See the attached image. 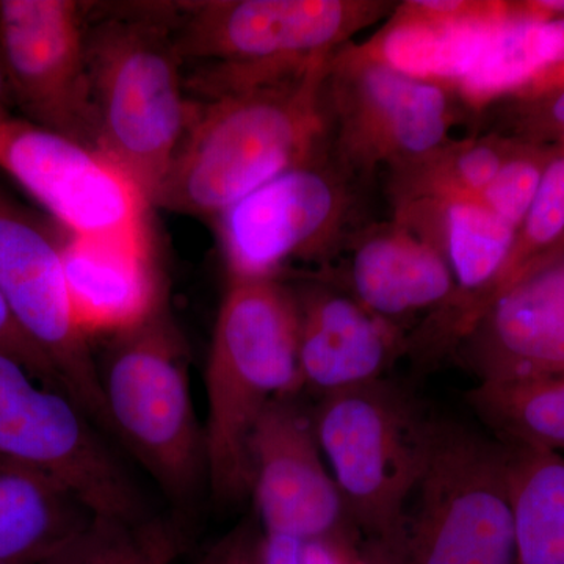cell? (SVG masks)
Here are the masks:
<instances>
[{
    "label": "cell",
    "instance_id": "cell-32",
    "mask_svg": "<svg viewBox=\"0 0 564 564\" xmlns=\"http://www.w3.org/2000/svg\"><path fill=\"white\" fill-rule=\"evenodd\" d=\"M547 31L551 40V63L514 98H525L564 85V18L547 20Z\"/></svg>",
    "mask_w": 564,
    "mask_h": 564
},
{
    "label": "cell",
    "instance_id": "cell-21",
    "mask_svg": "<svg viewBox=\"0 0 564 564\" xmlns=\"http://www.w3.org/2000/svg\"><path fill=\"white\" fill-rule=\"evenodd\" d=\"M503 445L518 564H564V455Z\"/></svg>",
    "mask_w": 564,
    "mask_h": 564
},
{
    "label": "cell",
    "instance_id": "cell-5",
    "mask_svg": "<svg viewBox=\"0 0 564 564\" xmlns=\"http://www.w3.org/2000/svg\"><path fill=\"white\" fill-rule=\"evenodd\" d=\"M386 0H202L177 6L176 43L193 102L280 79L389 17Z\"/></svg>",
    "mask_w": 564,
    "mask_h": 564
},
{
    "label": "cell",
    "instance_id": "cell-1",
    "mask_svg": "<svg viewBox=\"0 0 564 564\" xmlns=\"http://www.w3.org/2000/svg\"><path fill=\"white\" fill-rule=\"evenodd\" d=\"M306 68L192 102V118L151 207L215 220L328 143L326 70Z\"/></svg>",
    "mask_w": 564,
    "mask_h": 564
},
{
    "label": "cell",
    "instance_id": "cell-26",
    "mask_svg": "<svg viewBox=\"0 0 564 564\" xmlns=\"http://www.w3.org/2000/svg\"><path fill=\"white\" fill-rule=\"evenodd\" d=\"M563 243L564 148H556L532 207L516 231L513 247L494 289L491 303L527 273L544 265Z\"/></svg>",
    "mask_w": 564,
    "mask_h": 564
},
{
    "label": "cell",
    "instance_id": "cell-24",
    "mask_svg": "<svg viewBox=\"0 0 564 564\" xmlns=\"http://www.w3.org/2000/svg\"><path fill=\"white\" fill-rule=\"evenodd\" d=\"M516 144L518 140L500 132L451 141L421 165L393 176L400 206L452 196L477 199Z\"/></svg>",
    "mask_w": 564,
    "mask_h": 564
},
{
    "label": "cell",
    "instance_id": "cell-22",
    "mask_svg": "<svg viewBox=\"0 0 564 564\" xmlns=\"http://www.w3.org/2000/svg\"><path fill=\"white\" fill-rule=\"evenodd\" d=\"M467 400L500 443L564 451V373L480 381Z\"/></svg>",
    "mask_w": 564,
    "mask_h": 564
},
{
    "label": "cell",
    "instance_id": "cell-6",
    "mask_svg": "<svg viewBox=\"0 0 564 564\" xmlns=\"http://www.w3.org/2000/svg\"><path fill=\"white\" fill-rule=\"evenodd\" d=\"M107 337L96 367L109 432L173 507L188 511L209 485L187 340L165 299L143 321Z\"/></svg>",
    "mask_w": 564,
    "mask_h": 564
},
{
    "label": "cell",
    "instance_id": "cell-3",
    "mask_svg": "<svg viewBox=\"0 0 564 564\" xmlns=\"http://www.w3.org/2000/svg\"><path fill=\"white\" fill-rule=\"evenodd\" d=\"M302 391L299 307L281 278H229L206 369L207 485L215 502L251 492L250 440L270 403Z\"/></svg>",
    "mask_w": 564,
    "mask_h": 564
},
{
    "label": "cell",
    "instance_id": "cell-19",
    "mask_svg": "<svg viewBox=\"0 0 564 564\" xmlns=\"http://www.w3.org/2000/svg\"><path fill=\"white\" fill-rule=\"evenodd\" d=\"M152 245V237L85 239L63 231L70 300L90 339L135 325L165 299Z\"/></svg>",
    "mask_w": 564,
    "mask_h": 564
},
{
    "label": "cell",
    "instance_id": "cell-17",
    "mask_svg": "<svg viewBox=\"0 0 564 564\" xmlns=\"http://www.w3.org/2000/svg\"><path fill=\"white\" fill-rule=\"evenodd\" d=\"M516 11V2L410 0L361 46L389 68L454 88Z\"/></svg>",
    "mask_w": 564,
    "mask_h": 564
},
{
    "label": "cell",
    "instance_id": "cell-33",
    "mask_svg": "<svg viewBox=\"0 0 564 564\" xmlns=\"http://www.w3.org/2000/svg\"><path fill=\"white\" fill-rule=\"evenodd\" d=\"M525 9L541 20L564 18V0H527Z\"/></svg>",
    "mask_w": 564,
    "mask_h": 564
},
{
    "label": "cell",
    "instance_id": "cell-23",
    "mask_svg": "<svg viewBox=\"0 0 564 564\" xmlns=\"http://www.w3.org/2000/svg\"><path fill=\"white\" fill-rule=\"evenodd\" d=\"M516 7L514 17L454 87L475 110L514 98L551 63L547 20L530 13L524 2H516Z\"/></svg>",
    "mask_w": 564,
    "mask_h": 564
},
{
    "label": "cell",
    "instance_id": "cell-9",
    "mask_svg": "<svg viewBox=\"0 0 564 564\" xmlns=\"http://www.w3.org/2000/svg\"><path fill=\"white\" fill-rule=\"evenodd\" d=\"M451 91L347 44L329 58L323 87L329 147L364 184L381 165L408 172L451 143Z\"/></svg>",
    "mask_w": 564,
    "mask_h": 564
},
{
    "label": "cell",
    "instance_id": "cell-16",
    "mask_svg": "<svg viewBox=\"0 0 564 564\" xmlns=\"http://www.w3.org/2000/svg\"><path fill=\"white\" fill-rule=\"evenodd\" d=\"M292 289L302 389L325 397L383 380L408 348L400 326L367 310L343 285L314 278Z\"/></svg>",
    "mask_w": 564,
    "mask_h": 564
},
{
    "label": "cell",
    "instance_id": "cell-34",
    "mask_svg": "<svg viewBox=\"0 0 564 564\" xmlns=\"http://www.w3.org/2000/svg\"><path fill=\"white\" fill-rule=\"evenodd\" d=\"M558 259H564V243L562 245V247L558 248V250H556L555 254L552 256V258L549 259V261L545 263L558 261ZM545 263H544V265H545ZM541 267H543V265H541ZM538 269H540V267H538Z\"/></svg>",
    "mask_w": 564,
    "mask_h": 564
},
{
    "label": "cell",
    "instance_id": "cell-29",
    "mask_svg": "<svg viewBox=\"0 0 564 564\" xmlns=\"http://www.w3.org/2000/svg\"><path fill=\"white\" fill-rule=\"evenodd\" d=\"M263 564H367L361 556L350 554L322 541L292 540L263 534Z\"/></svg>",
    "mask_w": 564,
    "mask_h": 564
},
{
    "label": "cell",
    "instance_id": "cell-14",
    "mask_svg": "<svg viewBox=\"0 0 564 564\" xmlns=\"http://www.w3.org/2000/svg\"><path fill=\"white\" fill-rule=\"evenodd\" d=\"M296 397L274 400L252 430L250 496L259 524L267 536L322 541L364 558L315 436L313 413Z\"/></svg>",
    "mask_w": 564,
    "mask_h": 564
},
{
    "label": "cell",
    "instance_id": "cell-8",
    "mask_svg": "<svg viewBox=\"0 0 564 564\" xmlns=\"http://www.w3.org/2000/svg\"><path fill=\"white\" fill-rule=\"evenodd\" d=\"M364 182L328 143L215 218L229 278H281L292 262H326L359 225Z\"/></svg>",
    "mask_w": 564,
    "mask_h": 564
},
{
    "label": "cell",
    "instance_id": "cell-27",
    "mask_svg": "<svg viewBox=\"0 0 564 564\" xmlns=\"http://www.w3.org/2000/svg\"><path fill=\"white\" fill-rule=\"evenodd\" d=\"M556 148L518 140L513 152L500 166L499 173L478 196L496 217L518 231L540 191L549 163Z\"/></svg>",
    "mask_w": 564,
    "mask_h": 564
},
{
    "label": "cell",
    "instance_id": "cell-13",
    "mask_svg": "<svg viewBox=\"0 0 564 564\" xmlns=\"http://www.w3.org/2000/svg\"><path fill=\"white\" fill-rule=\"evenodd\" d=\"M74 0H0V58L22 120L98 151L85 22Z\"/></svg>",
    "mask_w": 564,
    "mask_h": 564
},
{
    "label": "cell",
    "instance_id": "cell-35",
    "mask_svg": "<svg viewBox=\"0 0 564 564\" xmlns=\"http://www.w3.org/2000/svg\"><path fill=\"white\" fill-rule=\"evenodd\" d=\"M0 65H2V58H0Z\"/></svg>",
    "mask_w": 564,
    "mask_h": 564
},
{
    "label": "cell",
    "instance_id": "cell-7",
    "mask_svg": "<svg viewBox=\"0 0 564 564\" xmlns=\"http://www.w3.org/2000/svg\"><path fill=\"white\" fill-rule=\"evenodd\" d=\"M403 564H518L508 451L496 437L433 421Z\"/></svg>",
    "mask_w": 564,
    "mask_h": 564
},
{
    "label": "cell",
    "instance_id": "cell-11",
    "mask_svg": "<svg viewBox=\"0 0 564 564\" xmlns=\"http://www.w3.org/2000/svg\"><path fill=\"white\" fill-rule=\"evenodd\" d=\"M0 296L65 391L109 432L90 337L77 321L63 265V231L0 191Z\"/></svg>",
    "mask_w": 564,
    "mask_h": 564
},
{
    "label": "cell",
    "instance_id": "cell-28",
    "mask_svg": "<svg viewBox=\"0 0 564 564\" xmlns=\"http://www.w3.org/2000/svg\"><path fill=\"white\" fill-rule=\"evenodd\" d=\"M500 102L503 128L496 132L527 143L564 148V85Z\"/></svg>",
    "mask_w": 564,
    "mask_h": 564
},
{
    "label": "cell",
    "instance_id": "cell-15",
    "mask_svg": "<svg viewBox=\"0 0 564 564\" xmlns=\"http://www.w3.org/2000/svg\"><path fill=\"white\" fill-rule=\"evenodd\" d=\"M455 352L478 383L564 373V259L500 293Z\"/></svg>",
    "mask_w": 564,
    "mask_h": 564
},
{
    "label": "cell",
    "instance_id": "cell-18",
    "mask_svg": "<svg viewBox=\"0 0 564 564\" xmlns=\"http://www.w3.org/2000/svg\"><path fill=\"white\" fill-rule=\"evenodd\" d=\"M345 251L350 252L345 291L400 328L403 318L440 313L454 295V274L443 248L400 218L364 228Z\"/></svg>",
    "mask_w": 564,
    "mask_h": 564
},
{
    "label": "cell",
    "instance_id": "cell-12",
    "mask_svg": "<svg viewBox=\"0 0 564 564\" xmlns=\"http://www.w3.org/2000/svg\"><path fill=\"white\" fill-rule=\"evenodd\" d=\"M0 169L70 236L152 237L147 196L99 151L9 117L0 122Z\"/></svg>",
    "mask_w": 564,
    "mask_h": 564
},
{
    "label": "cell",
    "instance_id": "cell-4",
    "mask_svg": "<svg viewBox=\"0 0 564 564\" xmlns=\"http://www.w3.org/2000/svg\"><path fill=\"white\" fill-rule=\"evenodd\" d=\"M313 421L367 564H403L434 419L378 380L322 397Z\"/></svg>",
    "mask_w": 564,
    "mask_h": 564
},
{
    "label": "cell",
    "instance_id": "cell-25",
    "mask_svg": "<svg viewBox=\"0 0 564 564\" xmlns=\"http://www.w3.org/2000/svg\"><path fill=\"white\" fill-rule=\"evenodd\" d=\"M185 547L187 532L177 519L126 522L96 516L41 564H173Z\"/></svg>",
    "mask_w": 564,
    "mask_h": 564
},
{
    "label": "cell",
    "instance_id": "cell-31",
    "mask_svg": "<svg viewBox=\"0 0 564 564\" xmlns=\"http://www.w3.org/2000/svg\"><path fill=\"white\" fill-rule=\"evenodd\" d=\"M0 351L9 352V355L20 359L43 383L65 391L50 364L44 361L43 356L32 347L31 343L25 339L24 334L18 328L10 311L7 310L6 303H3L2 296H0Z\"/></svg>",
    "mask_w": 564,
    "mask_h": 564
},
{
    "label": "cell",
    "instance_id": "cell-30",
    "mask_svg": "<svg viewBox=\"0 0 564 564\" xmlns=\"http://www.w3.org/2000/svg\"><path fill=\"white\" fill-rule=\"evenodd\" d=\"M199 564H263V532L259 521L243 519L212 545Z\"/></svg>",
    "mask_w": 564,
    "mask_h": 564
},
{
    "label": "cell",
    "instance_id": "cell-10",
    "mask_svg": "<svg viewBox=\"0 0 564 564\" xmlns=\"http://www.w3.org/2000/svg\"><path fill=\"white\" fill-rule=\"evenodd\" d=\"M0 458L51 475L96 516L126 522L152 518L139 486L80 404L3 351Z\"/></svg>",
    "mask_w": 564,
    "mask_h": 564
},
{
    "label": "cell",
    "instance_id": "cell-2",
    "mask_svg": "<svg viewBox=\"0 0 564 564\" xmlns=\"http://www.w3.org/2000/svg\"><path fill=\"white\" fill-rule=\"evenodd\" d=\"M180 2L91 3L85 43L98 151L151 204L192 118L176 43Z\"/></svg>",
    "mask_w": 564,
    "mask_h": 564
},
{
    "label": "cell",
    "instance_id": "cell-20",
    "mask_svg": "<svg viewBox=\"0 0 564 564\" xmlns=\"http://www.w3.org/2000/svg\"><path fill=\"white\" fill-rule=\"evenodd\" d=\"M95 518L51 475L0 458V564H41Z\"/></svg>",
    "mask_w": 564,
    "mask_h": 564
}]
</instances>
